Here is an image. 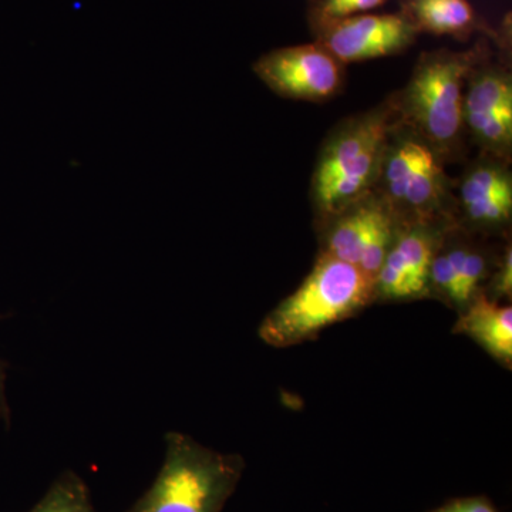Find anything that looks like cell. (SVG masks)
Masks as SVG:
<instances>
[{
  "instance_id": "14",
  "label": "cell",
  "mask_w": 512,
  "mask_h": 512,
  "mask_svg": "<svg viewBox=\"0 0 512 512\" xmlns=\"http://www.w3.org/2000/svg\"><path fill=\"white\" fill-rule=\"evenodd\" d=\"M29 512H96L86 483L74 474L66 471L57 478L45 497Z\"/></svg>"
},
{
  "instance_id": "4",
  "label": "cell",
  "mask_w": 512,
  "mask_h": 512,
  "mask_svg": "<svg viewBox=\"0 0 512 512\" xmlns=\"http://www.w3.org/2000/svg\"><path fill=\"white\" fill-rule=\"evenodd\" d=\"M400 222H457L454 180L440 154L396 119L375 188Z\"/></svg>"
},
{
  "instance_id": "6",
  "label": "cell",
  "mask_w": 512,
  "mask_h": 512,
  "mask_svg": "<svg viewBox=\"0 0 512 512\" xmlns=\"http://www.w3.org/2000/svg\"><path fill=\"white\" fill-rule=\"evenodd\" d=\"M463 114L468 146L512 163L511 47L490 43L471 67Z\"/></svg>"
},
{
  "instance_id": "5",
  "label": "cell",
  "mask_w": 512,
  "mask_h": 512,
  "mask_svg": "<svg viewBox=\"0 0 512 512\" xmlns=\"http://www.w3.org/2000/svg\"><path fill=\"white\" fill-rule=\"evenodd\" d=\"M165 444L156 481L127 512H221L244 473V458L217 453L174 431Z\"/></svg>"
},
{
  "instance_id": "3",
  "label": "cell",
  "mask_w": 512,
  "mask_h": 512,
  "mask_svg": "<svg viewBox=\"0 0 512 512\" xmlns=\"http://www.w3.org/2000/svg\"><path fill=\"white\" fill-rule=\"evenodd\" d=\"M376 299L375 279L356 266L319 254L311 274L259 326V338L288 348L352 318Z\"/></svg>"
},
{
  "instance_id": "12",
  "label": "cell",
  "mask_w": 512,
  "mask_h": 512,
  "mask_svg": "<svg viewBox=\"0 0 512 512\" xmlns=\"http://www.w3.org/2000/svg\"><path fill=\"white\" fill-rule=\"evenodd\" d=\"M399 12L419 35L447 36L463 43L480 35L497 47H511L510 19L493 28L468 0H399Z\"/></svg>"
},
{
  "instance_id": "16",
  "label": "cell",
  "mask_w": 512,
  "mask_h": 512,
  "mask_svg": "<svg viewBox=\"0 0 512 512\" xmlns=\"http://www.w3.org/2000/svg\"><path fill=\"white\" fill-rule=\"evenodd\" d=\"M488 292L484 293L491 301L500 302L501 299H511L512 296V251L508 242L503 252L494 259L493 268L488 276Z\"/></svg>"
},
{
  "instance_id": "2",
  "label": "cell",
  "mask_w": 512,
  "mask_h": 512,
  "mask_svg": "<svg viewBox=\"0 0 512 512\" xmlns=\"http://www.w3.org/2000/svg\"><path fill=\"white\" fill-rule=\"evenodd\" d=\"M396 119L392 92L372 109L345 117L330 128L312 173L316 225L375 188L387 136Z\"/></svg>"
},
{
  "instance_id": "11",
  "label": "cell",
  "mask_w": 512,
  "mask_h": 512,
  "mask_svg": "<svg viewBox=\"0 0 512 512\" xmlns=\"http://www.w3.org/2000/svg\"><path fill=\"white\" fill-rule=\"evenodd\" d=\"M457 222H402L375 278L376 298L406 301L430 293V268L444 231Z\"/></svg>"
},
{
  "instance_id": "8",
  "label": "cell",
  "mask_w": 512,
  "mask_h": 512,
  "mask_svg": "<svg viewBox=\"0 0 512 512\" xmlns=\"http://www.w3.org/2000/svg\"><path fill=\"white\" fill-rule=\"evenodd\" d=\"M306 19L313 42L325 47L345 66L402 55L416 45L420 36L402 12L325 18L306 10Z\"/></svg>"
},
{
  "instance_id": "13",
  "label": "cell",
  "mask_w": 512,
  "mask_h": 512,
  "mask_svg": "<svg viewBox=\"0 0 512 512\" xmlns=\"http://www.w3.org/2000/svg\"><path fill=\"white\" fill-rule=\"evenodd\" d=\"M457 332L483 346L494 359L510 367L512 363V309L478 293L458 320Z\"/></svg>"
},
{
  "instance_id": "9",
  "label": "cell",
  "mask_w": 512,
  "mask_h": 512,
  "mask_svg": "<svg viewBox=\"0 0 512 512\" xmlns=\"http://www.w3.org/2000/svg\"><path fill=\"white\" fill-rule=\"evenodd\" d=\"M252 69L276 96L309 103L332 100L346 80L345 64L316 42L271 50Z\"/></svg>"
},
{
  "instance_id": "18",
  "label": "cell",
  "mask_w": 512,
  "mask_h": 512,
  "mask_svg": "<svg viewBox=\"0 0 512 512\" xmlns=\"http://www.w3.org/2000/svg\"><path fill=\"white\" fill-rule=\"evenodd\" d=\"M0 409H2L3 416L8 420V406L5 400V365L0 362Z\"/></svg>"
},
{
  "instance_id": "7",
  "label": "cell",
  "mask_w": 512,
  "mask_h": 512,
  "mask_svg": "<svg viewBox=\"0 0 512 512\" xmlns=\"http://www.w3.org/2000/svg\"><path fill=\"white\" fill-rule=\"evenodd\" d=\"M400 224L382 195L372 190L316 225L319 254L356 266L375 279Z\"/></svg>"
},
{
  "instance_id": "10",
  "label": "cell",
  "mask_w": 512,
  "mask_h": 512,
  "mask_svg": "<svg viewBox=\"0 0 512 512\" xmlns=\"http://www.w3.org/2000/svg\"><path fill=\"white\" fill-rule=\"evenodd\" d=\"M457 224L471 234H500L512 220L511 163L478 153L454 181Z\"/></svg>"
},
{
  "instance_id": "1",
  "label": "cell",
  "mask_w": 512,
  "mask_h": 512,
  "mask_svg": "<svg viewBox=\"0 0 512 512\" xmlns=\"http://www.w3.org/2000/svg\"><path fill=\"white\" fill-rule=\"evenodd\" d=\"M491 42L480 36L470 49L423 52L403 89L394 92L397 120L414 128L447 165L468 153L464 87L474 63Z\"/></svg>"
},
{
  "instance_id": "17",
  "label": "cell",
  "mask_w": 512,
  "mask_h": 512,
  "mask_svg": "<svg viewBox=\"0 0 512 512\" xmlns=\"http://www.w3.org/2000/svg\"><path fill=\"white\" fill-rule=\"evenodd\" d=\"M436 512H497L493 505L484 498H466L440 508Z\"/></svg>"
},
{
  "instance_id": "15",
  "label": "cell",
  "mask_w": 512,
  "mask_h": 512,
  "mask_svg": "<svg viewBox=\"0 0 512 512\" xmlns=\"http://www.w3.org/2000/svg\"><path fill=\"white\" fill-rule=\"evenodd\" d=\"M389 0H308L306 10L325 18H346L382 8Z\"/></svg>"
}]
</instances>
